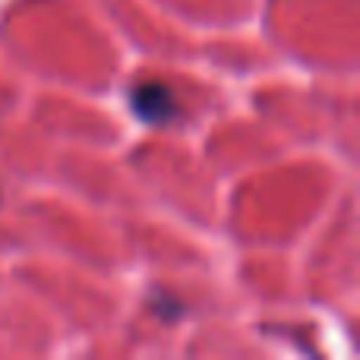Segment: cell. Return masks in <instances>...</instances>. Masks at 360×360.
Returning <instances> with one entry per match:
<instances>
[{"instance_id":"cell-1","label":"cell","mask_w":360,"mask_h":360,"mask_svg":"<svg viewBox=\"0 0 360 360\" xmlns=\"http://www.w3.org/2000/svg\"><path fill=\"white\" fill-rule=\"evenodd\" d=\"M133 114L146 124H171L177 117V98L165 82H143L130 95Z\"/></svg>"}]
</instances>
